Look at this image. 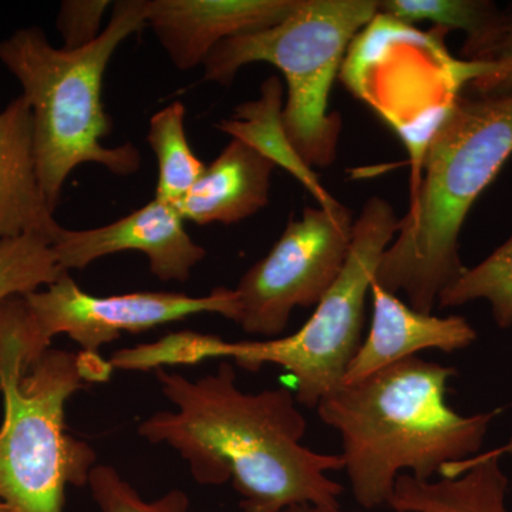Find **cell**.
Segmentation results:
<instances>
[{
	"label": "cell",
	"mask_w": 512,
	"mask_h": 512,
	"mask_svg": "<svg viewBox=\"0 0 512 512\" xmlns=\"http://www.w3.org/2000/svg\"><path fill=\"white\" fill-rule=\"evenodd\" d=\"M154 372L175 409L141 421L138 434L177 451L197 483L232 480L241 512H284L301 504L339 507L343 487L326 473L343 470L342 457L302 446L308 424L288 389L244 392L229 362L197 380L165 369Z\"/></svg>",
	"instance_id": "cell-1"
},
{
	"label": "cell",
	"mask_w": 512,
	"mask_h": 512,
	"mask_svg": "<svg viewBox=\"0 0 512 512\" xmlns=\"http://www.w3.org/2000/svg\"><path fill=\"white\" fill-rule=\"evenodd\" d=\"M454 367L413 356L320 400L323 423L338 431L357 504L389 503L400 471L430 481L441 468L480 454L501 409L463 416L447 403Z\"/></svg>",
	"instance_id": "cell-2"
},
{
	"label": "cell",
	"mask_w": 512,
	"mask_h": 512,
	"mask_svg": "<svg viewBox=\"0 0 512 512\" xmlns=\"http://www.w3.org/2000/svg\"><path fill=\"white\" fill-rule=\"evenodd\" d=\"M512 156V94L457 96L427 140L423 177L399 220L375 282L431 313L466 272L460 234L468 212Z\"/></svg>",
	"instance_id": "cell-3"
},
{
	"label": "cell",
	"mask_w": 512,
	"mask_h": 512,
	"mask_svg": "<svg viewBox=\"0 0 512 512\" xmlns=\"http://www.w3.org/2000/svg\"><path fill=\"white\" fill-rule=\"evenodd\" d=\"M146 26L147 0H120L101 35L82 49H56L39 28L18 29L0 42V62L18 79L32 110L37 175L53 212L79 165L100 164L119 177L140 168L134 144L101 143L111 131L101 92L117 47Z\"/></svg>",
	"instance_id": "cell-4"
},
{
	"label": "cell",
	"mask_w": 512,
	"mask_h": 512,
	"mask_svg": "<svg viewBox=\"0 0 512 512\" xmlns=\"http://www.w3.org/2000/svg\"><path fill=\"white\" fill-rule=\"evenodd\" d=\"M379 16V0H298L271 28L218 43L204 62L205 82L231 86L239 69L269 63L288 86L286 136L309 167L335 163L342 120L329 96L343 56L359 30Z\"/></svg>",
	"instance_id": "cell-5"
},
{
	"label": "cell",
	"mask_w": 512,
	"mask_h": 512,
	"mask_svg": "<svg viewBox=\"0 0 512 512\" xmlns=\"http://www.w3.org/2000/svg\"><path fill=\"white\" fill-rule=\"evenodd\" d=\"M397 228L399 218L390 202L369 198L353 222L342 272L295 335L245 342L207 335L204 359H234L247 372L281 366L295 380L296 402L316 409L323 397L342 386L346 370L362 348L366 298Z\"/></svg>",
	"instance_id": "cell-6"
},
{
	"label": "cell",
	"mask_w": 512,
	"mask_h": 512,
	"mask_svg": "<svg viewBox=\"0 0 512 512\" xmlns=\"http://www.w3.org/2000/svg\"><path fill=\"white\" fill-rule=\"evenodd\" d=\"M87 380L82 355L50 349L26 375L0 376V501L12 512H63L67 485L82 488L96 466L70 436L66 403Z\"/></svg>",
	"instance_id": "cell-7"
},
{
	"label": "cell",
	"mask_w": 512,
	"mask_h": 512,
	"mask_svg": "<svg viewBox=\"0 0 512 512\" xmlns=\"http://www.w3.org/2000/svg\"><path fill=\"white\" fill-rule=\"evenodd\" d=\"M201 313L235 322L237 292L215 288L207 296L133 292L100 298L84 292L66 272L55 284L0 301V363H15L28 373L57 335L69 336L82 352L99 353L121 333L146 332Z\"/></svg>",
	"instance_id": "cell-8"
},
{
	"label": "cell",
	"mask_w": 512,
	"mask_h": 512,
	"mask_svg": "<svg viewBox=\"0 0 512 512\" xmlns=\"http://www.w3.org/2000/svg\"><path fill=\"white\" fill-rule=\"evenodd\" d=\"M352 212L308 207L261 261L245 272L235 292V322L249 335L276 339L288 328L293 309L316 306L348 259Z\"/></svg>",
	"instance_id": "cell-9"
},
{
	"label": "cell",
	"mask_w": 512,
	"mask_h": 512,
	"mask_svg": "<svg viewBox=\"0 0 512 512\" xmlns=\"http://www.w3.org/2000/svg\"><path fill=\"white\" fill-rule=\"evenodd\" d=\"M173 204L154 198L127 217L93 229H60L53 241L64 272L84 269L97 259L123 251L143 252L160 281L187 282L207 251L192 241Z\"/></svg>",
	"instance_id": "cell-10"
},
{
	"label": "cell",
	"mask_w": 512,
	"mask_h": 512,
	"mask_svg": "<svg viewBox=\"0 0 512 512\" xmlns=\"http://www.w3.org/2000/svg\"><path fill=\"white\" fill-rule=\"evenodd\" d=\"M298 0H147V26L180 70L204 64L218 43L271 28Z\"/></svg>",
	"instance_id": "cell-11"
},
{
	"label": "cell",
	"mask_w": 512,
	"mask_h": 512,
	"mask_svg": "<svg viewBox=\"0 0 512 512\" xmlns=\"http://www.w3.org/2000/svg\"><path fill=\"white\" fill-rule=\"evenodd\" d=\"M372 323L362 348L346 370L343 384L359 382L384 367L421 350L453 353L477 340L476 329L463 316H439L414 311L394 293L373 282Z\"/></svg>",
	"instance_id": "cell-12"
},
{
	"label": "cell",
	"mask_w": 512,
	"mask_h": 512,
	"mask_svg": "<svg viewBox=\"0 0 512 512\" xmlns=\"http://www.w3.org/2000/svg\"><path fill=\"white\" fill-rule=\"evenodd\" d=\"M37 175L33 117L23 96L0 111V241L37 235L55 241L60 227Z\"/></svg>",
	"instance_id": "cell-13"
},
{
	"label": "cell",
	"mask_w": 512,
	"mask_h": 512,
	"mask_svg": "<svg viewBox=\"0 0 512 512\" xmlns=\"http://www.w3.org/2000/svg\"><path fill=\"white\" fill-rule=\"evenodd\" d=\"M275 168L244 141L232 138L183 200L173 205L184 221L197 225L237 224L268 204Z\"/></svg>",
	"instance_id": "cell-14"
},
{
	"label": "cell",
	"mask_w": 512,
	"mask_h": 512,
	"mask_svg": "<svg viewBox=\"0 0 512 512\" xmlns=\"http://www.w3.org/2000/svg\"><path fill=\"white\" fill-rule=\"evenodd\" d=\"M501 458L483 454L441 468L443 480L400 474L389 505L394 512H510Z\"/></svg>",
	"instance_id": "cell-15"
},
{
	"label": "cell",
	"mask_w": 512,
	"mask_h": 512,
	"mask_svg": "<svg viewBox=\"0 0 512 512\" xmlns=\"http://www.w3.org/2000/svg\"><path fill=\"white\" fill-rule=\"evenodd\" d=\"M282 110L284 86L278 76H271L262 83L261 96L258 100L238 106L234 116L229 120L220 121L217 128L232 138L244 141L272 161L276 167L285 168L311 192L320 208L336 210L342 204L323 188L318 175L299 157L286 136Z\"/></svg>",
	"instance_id": "cell-16"
},
{
	"label": "cell",
	"mask_w": 512,
	"mask_h": 512,
	"mask_svg": "<svg viewBox=\"0 0 512 512\" xmlns=\"http://www.w3.org/2000/svg\"><path fill=\"white\" fill-rule=\"evenodd\" d=\"M147 141L158 163L156 200L167 204L183 200L207 165L198 160L188 143L181 101H174L151 117Z\"/></svg>",
	"instance_id": "cell-17"
},
{
	"label": "cell",
	"mask_w": 512,
	"mask_h": 512,
	"mask_svg": "<svg viewBox=\"0 0 512 512\" xmlns=\"http://www.w3.org/2000/svg\"><path fill=\"white\" fill-rule=\"evenodd\" d=\"M484 299L491 305L493 318L500 329L512 326V237L493 254L440 293L441 309L466 305Z\"/></svg>",
	"instance_id": "cell-18"
},
{
	"label": "cell",
	"mask_w": 512,
	"mask_h": 512,
	"mask_svg": "<svg viewBox=\"0 0 512 512\" xmlns=\"http://www.w3.org/2000/svg\"><path fill=\"white\" fill-rule=\"evenodd\" d=\"M64 274L47 239L22 235L0 241V301L55 284Z\"/></svg>",
	"instance_id": "cell-19"
},
{
	"label": "cell",
	"mask_w": 512,
	"mask_h": 512,
	"mask_svg": "<svg viewBox=\"0 0 512 512\" xmlns=\"http://www.w3.org/2000/svg\"><path fill=\"white\" fill-rule=\"evenodd\" d=\"M498 8L488 0H379V16L402 25L431 22L443 29L461 30L473 39L493 23Z\"/></svg>",
	"instance_id": "cell-20"
},
{
	"label": "cell",
	"mask_w": 512,
	"mask_h": 512,
	"mask_svg": "<svg viewBox=\"0 0 512 512\" xmlns=\"http://www.w3.org/2000/svg\"><path fill=\"white\" fill-rule=\"evenodd\" d=\"M461 56L470 63L493 67V73L470 83L474 94H512V5L498 10L493 23L480 35L466 39L461 47Z\"/></svg>",
	"instance_id": "cell-21"
},
{
	"label": "cell",
	"mask_w": 512,
	"mask_h": 512,
	"mask_svg": "<svg viewBox=\"0 0 512 512\" xmlns=\"http://www.w3.org/2000/svg\"><path fill=\"white\" fill-rule=\"evenodd\" d=\"M90 493L101 512H188L190 498L184 491L173 490L154 501L141 498L114 467L99 464L90 471Z\"/></svg>",
	"instance_id": "cell-22"
},
{
	"label": "cell",
	"mask_w": 512,
	"mask_h": 512,
	"mask_svg": "<svg viewBox=\"0 0 512 512\" xmlns=\"http://www.w3.org/2000/svg\"><path fill=\"white\" fill-rule=\"evenodd\" d=\"M109 0H64L56 26L63 37V49L77 50L92 45L101 35V20Z\"/></svg>",
	"instance_id": "cell-23"
},
{
	"label": "cell",
	"mask_w": 512,
	"mask_h": 512,
	"mask_svg": "<svg viewBox=\"0 0 512 512\" xmlns=\"http://www.w3.org/2000/svg\"><path fill=\"white\" fill-rule=\"evenodd\" d=\"M284 512H360V511H345L339 507H325V505L315 504H301L293 505V507L286 508Z\"/></svg>",
	"instance_id": "cell-24"
},
{
	"label": "cell",
	"mask_w": 512,
	"mask_h": 512,
	"mask_svg": "<svg viewBox=\"0 0 512 512\" xmlns=\"http://www.w3.org/2000/svg\"><path fill=\"white\" fill-rule=\"evenodd\" d=\"M485 457H498L501 458L503 456H507V454H512V437L508 440L507 444L504 446L495 448V450L485 451V453H481Z\"/></svg>",
	"instance_id": "cell-25"
},
{
	"label": "cell",
	"mask_w": 512,
	"mask_h": 512,
	"mask_svg": "<svg viewBox=\"0 0 512 512\" xmlns=\"http://www.w3.org/2000/svg\"><path fill=\"white\" fill-rule=\"evenodd\" d=\"M0 512H12L9 510L8 507H6L5 504L2 503V501H0Z\"/></svg>",
	"instance_id": "cell-26"
}]
</instances>
